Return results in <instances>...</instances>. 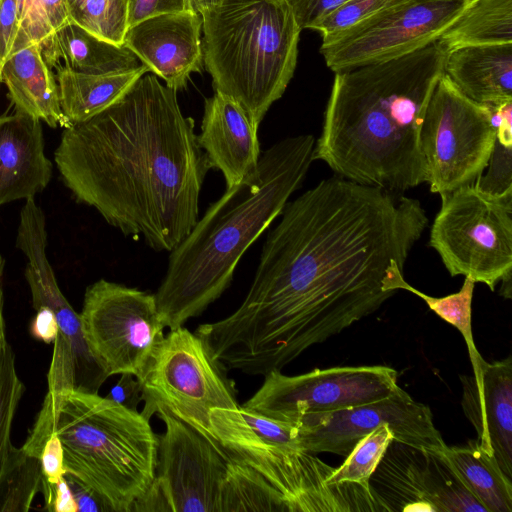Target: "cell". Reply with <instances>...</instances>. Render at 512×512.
Segmentation results:
<instances>
[{"mask_svg": "<svg viewBox=\"0 0 512 512\" xmlns=\"http://www.w3.org/2000/svg\"><path fill=\"white\" fill-rule=\"evenodd\" d=\"M262 248L251 287L228 317L195 334L224 370L266 375L372 314L396 291L428 225L419 200L340 176L287 202Z\"/></svg>", "mask_w": 512, "mask_h": 512, "instance_id": "1", "label": "cell"}, {"mask_svg": "<svg viewBox=\"0 0 512 512\" xmlns=\"http://www.w3.org/2000/svg\"><path fill=\"white\" fill-rule=\"evenodd\" d=\"M177 91L144 74L113 105L64 129L54 159L74 197L126 236L172 251L199 220L211 166Z\"/></svg>", "mask_w": 512, "mask_h": 512, "instance_id": "2", "label": "cell"}, {"mask_svg": "<svg viewBox=\"0 0 512 512\" xmlns=\"http://www.w3.org/2000/svg\"><path fill=\"white\" fill-rule=\"evenodd\" d=\"M447 52L437 39L401 57L335 73L314 160L342 178L395 194L426 182L420 129Z\"/></svg>", "mask_w": 512, "mask_h": 512, "instance_id": "3", "label": "cell"}, {"mask_svg": "<svg viewBox=\"0 0 512 512\" xmlns=\"http://www.w3.org/2000/svg\"><path fill=\"white\" fill-rule=\"evenodd\" d=\"M313 135L288 137L259 157L256 168L206 210L172 250L154 294L165 327H182L230 285L249 246L281 215L314 160Z\"/></svg>", "mask_w": 512, "mask_h": 512, "instance_id": "4", "label": "cell"}, {"mask_svg": "<svg viewBox=\"0 0 512 512\" xmlns=\"http://www.w3.org/2000/svg\"><path fill=\"white\" fill-rule=\"evenodd\" d=\"M54 434L65 473L93 491L112 512H131L151 487L158 435L140 412L107 397L47 392L28 437Z\"/></svg>", "mask_w": 512, "mask_h": 512, "instance_id": "5", "label": "cell"}, {"mask_svg": "<svg viewBox=\"0 0 512 512\" xmlns=\"http://www.w3.org/2000/svg\"><path fill=\"white\" fill-rule=\"evenodd\" d=\"M200 15L214 91L259 126L294 75L302 30L285 0H220Z\"/></svg>", "mask_w": 512, "mask_h": 512, "instance_id": "6", "label": "cell"}, {"mask_svg": "<svg viewBox=\"0 0 512 512\" xmlns=\"http://www.w3.org/2000/svg\"><path fill=\"white\" fill-rule=\"evenodd\" d=\"M209 421L212 440L272 485L289 512H380L369 490L352 483L329 484L334 467L313 453L263 436L244 418L240 405L213 409Z\"/></svg>", "mask_w": 512, "mask_h": 512, "instance_id": "7", "label": "cell"}, {"mask_svg": "<svg viewBox=\"0 0 512 512\" xmlns=\"http://www.w3.org/2000/svg\"><path fill=\"white\" fill-rule=\"evenodd\" d=\"M429 245L451 276L494 291L512 273V192L492 196L469 184L442 196Z\"/></svg>", "mask_w": 512, "mask_h": 512, "instance_id": "8", "label": "cell"}, {"mask_svg": "<svg viewBox=\"0 0 512 512\" xmlns=\"http://www.w3.org/2000/svg\"><path fill=\"white\" fill-rule=\"evenodd\" d=\"M146 419L159 409L208 438L210 412L239 406L234 383L209 355L203 341L188 329H171L154 350L139 377Z\"/></svg>", "mask_w": 512, "mask_h": 512, "instance_id": "9", "label": "cell"}, {"mask_svg": "<svg viewBox=\"0 0 512 512\" xmlns=\"http://www.w3.org/2000/svg\"><path fill=\"white\" fill-rule=\"evenodd\" d=\"M47 238L45 215L34 198H29L20 212L16 246L28 259L24 275L33 308H48L57 323L47 392L97 394L109 375L85 338L80 314L59 288L46 255Z\"/></svg>", "mask_w": 512, "mask_h": 512, "instance_id": "10", "label": "cell"}, {"mask_svg": "<svg viewBox=\"0 0 512 512\" xmlns=\"http://www.w3.org/2000/svg\"><path fill=\"white\" fill-rule=\"evenodd\" d=\"M495 138L492 108L467 98L443 73L420 129L430 191L442 197L473 184L487 166Z\"/></svg>", "mask_w": 512, "mask_h": 512, "instance_id": "11", "label": "cell"}, {"mask_svg": "<svg viewBox=\"0 0 512 512\" xmlns=\"http://www.w3.org/2000/svg\"><path fill=\"white\" fill-rule=\"evenodd\" d=\"M157 414L165 432L158 435L155 477L131 511L220 512L229 457L214 440L168 410Z\"/></svg>", "mask_w": 512, "mask_h": 512, "instance_id": "12", "label": "cell"}, {"mask_svg": "<svg viewBox=\"0 0 512 512\" xmlns=\"http://www.w3.org/2000/svg\"><path fill=\"white\" fill-rule=\"evenodd\" d=\"M80 318L85 338L109 377H139L164 338L155 295L105 279L87 287Z\"/></svg>", "mask_w": 512, "mask_h": 512, "instance_id": "13", "label": "cell"}, {"mask_svg": "<svg viewBox=\"0 0 512 512\" xmlns=\"http://www.w3.org/2000/svg\"><path fill=\"white\" fill-rule=\"evenodd\" d=\"M469 0H388L350 28L322 41L327 66L342 72L391 60L439 39Z\"/></svg>", "mask_w": 512, "mask_h": 512, "instance_id": "14", "label": "cell"}, {"mask_svg": "<svg viewBox=\"0 0 512 512\" xmlns=\"http://www.w3.org/2000/svg\"><path fill=\"white\" fill-rule=\"evenodd\" d=\"M397 388V372L382 365L317 368L294 376L272 370L264 375L260 389L241 407L295 425L307 414L375 402Z\"/></svg>", "mask_w": 512, "mask_h": 512, "instance_id": "15", "label": "cell"}, {"mask_svg": "<svg viewBox=\"0 0 512 512\" xmlns=\"http://www.w3.org/2000/svg\"><path fill=\"white\" fill-rule=\"evenodd\" d=\"M388 425L394 440L443 453L447 445L435 427L430 408L401 387L381 400L337 411L303 416L295 425L298 447L309 453L347 456L357 441L380 425Z\"/></svg>", "mask_w": 512, "mask_h": 512, "instance_id": "16", "label": "cell"}, {"mask_svg": "<svg viewBox=\"0 0 512 512\" xmlns=\"http://www.w3.org/2000/svg\"><path fill=\"white\" fill-rule=\"evenodd\" d=\"M380 512H487L442 453L392 440L369 479Z\"/></svg>", "mask_w": 512, "mask_h": 512, "instance_id": "17", "label": "cell"}, {"mask_svg": "<svg viewBox=\"0 0 512 512\" xmlns=\"http://www.w3.org/2000/svg\"><path fill=\"white\" fill-rule=\"evenodd\" d=\"M202 17L189 10L163 14L128 28L123 44L175 91L203 68Z\"/></svg>", "mask_w": 512, "mask_h": 512, "instance_id": "18", "label": "cell"}, {"mask_svg": "<svg viewBox=\"0 0 512 512\" xmlns=\"http://www.w3.org/2000/svg\"><path fill=\"white\" fill-rule=\"evenodd\" d=\"M461 405L481 449L512 479V359L484 360L478 376H460Z\"/></svg>", "mask_w": 512, "mask_h": 512, "instance_id": "19", "label": "cell"}, {"mask_svg": "<svg viewBox=\"0 0 512 512\" xmlns=\"http://www.w3.org/2000/svg\"><path fill=\"white\" fill-rule=\"evenodd\" d=\"M258 127L232 98L214 92L205 100L197 141L211 168L222 172L226 189L256 168L261 155Z\"/></svg>", "mask_w": 512, "mask_h": 512, "instance_id": "20", "label": "cell"}, {"mask_svg": "<svg viewBox=\"0 0 512 512\" xmlns=\"http://www.w3.org/2000/svg\"><path fill=\"white\" fill-rule=\"evenodd\" d=\"M52 176L44 153L41 121L14 111L0 116V206L29 199L41 192Z\"/></svg>", "mask_w": 512, "mask_h": 512, "instance_id": "21", "label": "cell"}, {"mask_svg": "<svg viewBox=\"0 0 512 512\" xmlns=\"http://www.w3.org/2000/svg\"><path fill=\"white\" fill-rule=\"evenodd\" d=\"M1 83L15 111L45 122L52 128H69L72 124L64 115L58 85L52 68L47 64L42 46L21 32L1 71Z\"/></svg>", "mask_w": 512, "mask_h": 512, "instance_id": "22", "label": "cell"}, {"mask_svg": "<svg viewBox=\"0 0 512 512\" xmlns=\"http://www.w3.org/2000/svg\"><path fill=\"white\" fill-rule=\"evenodd\" d=\"M444 74L470 100L491 108L512 101V43L448 50Z\"/></svg>", "mask_w": 512, "mask_h": 512, "instance_id": "23", "label": "cell"}, {"mask_svg": "<svg viewBox=\"0 0 512 512\" xmlns=\"http://www.w3.org/2000/svg\"><path fill=\"white\" fill-rule=\"evenodd\" d=\"M41 46L52 69L61 64L77 72L108 74L132 71L142 65L125 45L98 38L73 23L53 33Z\"/></svg>", "mask_w": 512, "mask_h": 512, "instance_id": "24", "label": "cell"}, {"mask_svg": "<svg viewBox=\"0 0 512 512\" xmlns=\"http://www.w3.org/2000/svg\"><path fill=\"white\" fill-rule=\"evenodd\" d=\"M61 109L71 124L84 122L104 111L149 72L145 65L122 73L92 74L55 67Z\"/></svg>", "mask_w": 512, "mask_h": 512, "instance_id": "25", "label": "cell"}, {"mask_svg": "<svg viewBox=\"0 0 512 512\" xmlns=\"http://www.w3.org/2000/svg\"><path fill=\"white\" fill-rule=\"evenodd\" d=\"M442 455L487 512H512V479L481 449L477 440L447 446Z\"/></svg>", "mask_w": 512, "mask_h": 512, "instance_id": "26", "label": "cell"}, {"mask_svg": "<svg viewBox=\"0 0 512 512\" xmlns=\"http://www.w3.org/2000/svg\"><path fill=\"white\" fill-rule=\"evenodd\" d=\"M439 39L447 50L512 43V0H469Z\"/></svg>", "mask_w": 512, "mask_h": 512, "instance_id": "27", "label": "cell"}, {"mask_svg": "<svg viewBox=\"0 0 512 512\" xmlns=\"http://www.w3.org/2000/svg\"><path fill=\"white\" fill-rule=\"evenodd\" d=\"M403 267L404 265L393 262L388 272L387 289L396 292L406 290L415 294L424 300L435 314L458 329L468 348L473 375H479L484 359L476 349L472 333V299L475 282L465 278L458 292L444 297H433L408 284L403 277Z\"/></svg>", "mask_w": 512, "mask_h": 512, "instance_id": "28", "label": "cell"}, {"mask_svg": "<svg viewBox=\"0 0 512 512\" xmlns=\"http://www.w3.org/2000/svg\"><path fill=\"white\" fill-rule=\"evenodd\" d=\"M220 512H289L282 495L249 466L229 458Z\"/></svg>", "mask_w": 512, "mask_h": 512, "instance_id": "29", "label": "cell"}, {"mask_svg": "<svg viewBox=\"0 0 512 512\" xmlns=\"http://www.w3.org/2000/svg\"><path fill=\"white\" fill-rule=\"evenodd\" d=\"M41 487L39 457L12 446L0 472V512L29 511Z\"/></svg>", "mask_w": 512, "mask_h": 512, "instance_id": "30", "label": "cell"}, {"mask_svg": "<svg viewBox=\"0 0 512 512\" xmlns=\"http://www.w3.org/2000/svg\"><path fill=\"white\" fill-rule=\"evenodd\" d=\"M70 22L98 38L124 45L128 0H66Z\"/></svg>", "mask_w": 512, "mask_h": 512, "instance_id": "31", "label": "cell"}, {"mask_svg": "<svg viewBox=\"0 0 512 512\" xmlns=\"http://www.w3.org/2000/svg\"><path fill=\"white\" fill-rule=\"evenodd\" d=\"M496 138L486 173L473 183L480 191L502 196L512 192V101L492 108Z\"/></svg>", "mask_w": 512, "mask_h": 512, "instance_id": "32", "label": "cell"}, {"mask_svg": "<svg viewBox=\"0 0 512 512\" xmlns=\"http://www.w3.org/2000/svg\"><path fill=\"white\" fill-rule=\"evenodd\" d=\"M393 439V431L386 424L366 434L357 441L343 464L334 469L327 482L352 483L369 490V479Z\"/></svg>", "mask_w": 512, "mask_h": 512, "instance_id": "33", "label": "cell"}, {"mask_svg": "<svg viewBox=\"0 0 512 512\" xmlns=\"http://www.w3.org/2000/svg\"><path fill=\"white\" fill-rule=\"evenodd\" d=\"M25 387L15 364V354L7 343L0 348V472L13 446L11 427Z\"/></svg>", "mask_w": 512, "mask_h": 512, "instance_id": "34", "label": "cell"}, {"mask_svg": "<svg viewBox=\"0 0 512 512\" xmlns=\"http://www.w3.org/2000/svg\"><path fill=\"white\" fill-rule=\"evenodd\" d=\"M19 30L41 45L70 22L66 0H18Z\"/></svg>", "mask_w": 512, "mask_h": 512, "instance_id": "35", "label": "cell"}, {"mask_svg": "<svg viewBox=\"0 0 512 512\" xmlns=\"http://www.w3.org/2000/svg\"><path fill=\"white\" fill-rule=\"evenodd\" d=\"M388 0H346L325 17L313 28L321 34L322 41H326L336 34L350 28L363 20Z\"/></svg>", "mask_w": 512, "mask_h": 512, "instance_id": "36", "label": "cell"}, {"mask_svg": "<svg viewBox=\"0 0 512 512\" xmlns=\"http://www.w3.org/2000/svg\"><path fill=\"white\" fill-rule=\"evenodd\" d=\"M346 0H285L301 30L313 29L328 13Z\"/></svg>", "mask_w": 512, "mask_h": 512, "instance_id": "37", "label": "cell"}, {"mask_svg": "<svg viewBox=\"0 0 512 512\" xmlns=\"http://www.w3.org/2000/svg\"><path fill=\"white\" fill-rule=\"evenodd\" d=\"M18 0H0V84L1 71L19 30Z\"/></svg>", "mask_w": 512, "mask_h": 512, "instance_id": "38", "label": "cell"}, {"mask_svg": "<svg viewBox=\"0 0 512 512\" xmlns=\"http://www.w3.org/2000/svg\"><path fill=\"white\" fill-rule=\"evenodd\" d=\"M183 10L184 0H128V28L155 16Z\"/></svg>", "mask_w": 512, "mask_h": 512, "instance_id": "39", "label": "cell"}, {"mask_svg": "<svg viewBox=\"0 0 512 512\" xmlns=\"http://www.w3.org/2000/svg\"><path fill=\"white\" fill-rule=\"evenodd\" d=\"M41 493L45 500V510L56 512H77L78 508L71 489L65 479L56 484L43 485Z\"/></svg>", "mask_w": 512, "mask_h": 512, "instance_id": "40", "label": "cell"}, {"mask_svg": "<svg viewBox=\"0 0 512 512\" xmlns=\"http://www.w3.org/2000/svg\"><path fill=\"white\" fill-rule=\"evenodd\" d=\"M120 375L119 380L106 397L130 410L137 411V407L142 401L140 382L131 373Z\"/></svg>", "mask_w": 512, "mask_h": 512, "instance_id": "41", "label": "cell"}, {"mask_svg": "<svg viewBox=\"0 0 512 512\" xmlns=\"http://www.w3.org/2000/svg\"><path fill=\"white\" fill-rule=\"evenodd\" d=\"M65 479L71 489L78 511H109L102 500L76 478L65 473Z\"/></svg>", "mask_w": 512, "mask_h": 512, "instance_id": "42", "label": "cell"}, {"mask_svg": "<svg viewBox=\"0 0 512 512\" xmlns=\"http://www.w3.org/2000/svg\"><path fill=\"white\" fill-rule=\"evenodd\" d=\"M31 326V333L34 337L50 343L55 340L57 334V323L54 314L48 308H40Z\"/></svg>", "mask_w": 512, "mask_h": 512, "instance_id": "43", "label": "cell"}, {"mask_svg": "<svg viewBox=\"0 0 512 512\" xmlns=\"http://www.w3.org/2000/svg\"><path fill=\"white\" fill-rule=\"evenodd\" d=\"M5 266V260L0 255V348L5 346L8 341L6 338V326L3 316V288H2V277Z\"/></svg>", "mask_w": 512, "mask_h": 512, "instance_id": "44", "label": "cell"}, {"mask_svg": "<svg viewBox=\"0 0 512 512\" xmlns=\"http://www.w3.org/2000/svg\"><path fill=\"white\" fill-rule=\"evenodd\" d=\"M219 2L220 0H184L185 10H189L197 14H201Z\"/></svg>", "mask_w": 512, "mask_h": 512, "instance_id": "45", "label": "cell"}, {"mask_svg": "<svg viewBox=\"0 0 512 512\" xmlns=\"http://www.w3.org/2000/svg\"><path fill=\"white\" fill-rule=\"evenodd\" d=\"M501 288H500V295L503 296L504 298H507V299H511L512 297V273H509L507 275H505L502 279H501Z\"/></svg>", "mask_w": 512, "mask_h": 512, "instance_id": "46", "label": "cell"}]
</instances>
